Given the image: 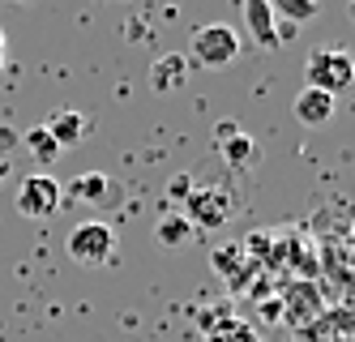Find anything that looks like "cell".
Instances as JSON below:
<instances>
[{
  "label": "cell",
  "mask_w": 355,
  "mask_h": 342,
  "mask_svg": "<svg viewBox=\"0 0 355 342\" xmlns=\"http://www.w3.org/2000/svg\"><path fill=\"white\" fill-rule=\"evenodd\" d=\"M17 142H21V137L13 133V128H9V124H0V150H13Z\"/></svg>",
  "instance_id": "2e32d148"
},
{
  "label": "cell",
  "mask_w": 355,
  "mask_h": 342,
  "mask_svg": "<svg viewBox=\"0 0 355 342\" xmlns=\"http://www.w3.org/2000/svg\"><path fill=\"white\" fill-rule=\"evenodd\" d=\"M304 77H309L313 90L338 94L355 82V56L343 47H317V51H309V60H304Z\"/></svg>",
  "instance_id": "7a4b0ae2"
},
{
  "label": "cell",
  "mask_w": 355,
  "mask_h": 342,
  "mask_svg": "<svg viewBox=\"0 0 355 342\" xmlns=\"http://www.w3.org/2000/svg\"><path fill=\"white\" fill-rule=\"evenodd\" d=\"M9 171H13V167H9V159H0V180H9Z\"/></svg>",
  "instance_id": "e0dca14e"
},
{
  "label": "cell",
  "mask_w": 355,
  "mask_h": 342,
  "mask_svg": "<svg viewBox=\"0 0 355 342\" xmlns=\"http://www.w3.org/2000/svg\"><path fill=\"white\" fill-rule=\"evenodd\" d=\"M47 133H52V142L60 150H73V146H82L86 133H90V120L82 112H56L52 120H47Z\"/></svg>",
  "instance_id": "30bf717a"
},
{
  "label": "cell",
  "mask_w": 355,
  "mask_h": 342,
  "mask_svg": "<svg viewBox=\"0 0 355 342\" xmlns=\"http://www.w3.org/2000/svg\"><path fill=\"white\" fill-rule=\"evenodd\" d=\"M21 146L31 150V159H35L39 167H52V163L60 159V146L52 142V133H47V124H39V128H26V137H21Z\"/></svg>",
  "instance_id": "7c38bea8"
},
{
  "label": "cell",
  "mask_w": 355,
  "mask_h": 342,
  "mask_svg": "<svg viewBox=\"0 0 355 342\" xmlns=\"http://www.w3.org/2000/svg\"><path fill=\"white\" fill-rule=\"evenodd\" d=\"M351 17H355V0H351Z\"/></svg>",
  "instance_id": "d6986e66"
},
{
  "label": "cell",
  "mask_w": 355,
  "mask_h": 342,
  "mask_svg": "<svg viewBox=\"0 0 355 342\" xmlns=\"http://www.w3.org/2000/svg\"><path fill=\"white\" fill-rule=\"evenodd\" d=\"M240 56V35L223 22H210V26H197L193 39H189V60L201 65V69H227Z\"/></svg>",
  "instance_id": "6da1fadb"
},
{
  "label": "cell",
  "mask_w": 355,
  "mask_h": 342,
  "mask_svg": "<svg viewBox=\"0 0 355 342\" xmlns=\"http://www.w3.org/2000/svg\"><path fill=\"white\" fill-rule=\"evenodd\" d=\"M69 257L78 261V266H107V261L116 257V235H112V227L107 223H94V219H86V223H78L69 231Z\"/></svg>",
  "instance_id": "277c9868"
},
{
  "label": "cell",
  "mask_w": 355,
  "mask_h": 342,
  "mask_svg": "<svg viewBox=\"0 0 355 342\" xmlns=\"http://www.w3.org/2000/svg\"><path fill=\"white\" fill-rule=\"evenodd\" d=\"M150 86H155L159 94H175L189 86V56H180V51H167V56H159L155 65H150Z\"/></svg>",
  "instance_id": "ba28073f"
},
{
  "label": "cell",
  "mask_w": 355,
  "mask_h": 342,
  "mask_svg": "<svg viewBox=\"0 0 355 342\" xmlns=\"http://www.w3.org/2000/svg\"><path fill=\"white\" fill-rule=\"evenodd\" d=\"M270 9H274V17H278V22H291V26H300V22L317 17L321 0H270Z\"/></svg>",
  "instance_id": "5bb4252c"
},
{
  "label": "cell",
  "mask_w": 355,
  "mask_h": 342,
  "mask_svg": "<svg viewBox=\"0 0 355 342\" xmlns=\"http://www.w3.org/2000/svg\"><path fill=\"white\" fill-rule=\"evenodd\" d=\"M189 223L193 227H206V231H218V227H227L232 223V214H236V197L227 193V189H218V184H193V193H189Z\"/></svg>",
  "instance_id": "3957f363"
},
{
  "label": "cell",
  "mask_w": 355,
  "mask_h": 342,
  "mask_svg": "<svg viewBox=\"0 0 355 342\" xmlns=\"http://www.w3.org/2000/svg\"><path fill=\"white\" fill-rule=\"evenodd\" d=\"M334 94H325V90H313V86H304L300 94H295V103H291V112H295V120L300 124H309V128H321V124H329L334 120Z\"/></svg>",
  "instance_id": "52a82bcc"
},
{
  "label": "cell",
  "mask_w": 355,
  "mask_h": 342,
  "mask_svg": "<svg viewBox=\"0 0 355 342\" xmlns=\"http://www.w3.org/2000/svg\"><path fill=\"white\" fill-rule=\"evenodd\" d=\"M274 9H270V0H244V26H248V35L257 47H283L274 35Z\"/></svg>",
  "instance_id": "9c48e42d"
},
{
  "label": "cell",
  "mask_w": 355,
  "mask_h": 342,
  "mask_svg": "<svg viewBox=\"0 0 355 342\" xmlns=\"http://www.w3.org/2000/svg\"><path fill=\"white\" fill-rule=\"evenodd\" d=\"M0 69H5V31H0Z\"/></svg>",
  "instance_id": "ac0fdd59"
},
{
  "label": "cell",
  "mask_w": 355,
  "mask_h": 342,
  "mask_svg": "<svg viewBox=\"0 0 355 342\" xmlns=\"http://www.w3.org/2000/svg\"><path fill=\"white\" fill-rule=\"evenodd\" d=\"M218 154H223V163L232 171H244L252 159H257V142L236 124H218Z\"/></svg>",
  "instance_id": "8992f818"
},
{
  "label": "cell",
  "mask_w": 355,
  "mask_h": 342,
  "mask_svg": "<svg viewBox=\"0 0 355 342\" xmlns=\"http://www.w3.org/2000/svg\"><path fill=\"white\" fill-rule=\"evenodd\" d=\"M107 176H98V171H86V176H78V180H69L64 189H60V197L64 201H78V205H98L107 197Z\"/></svg>",
  "instance_id": "8fae6325"
},
{
  "label": "cell",
  "mask_w": 355,
  "mask_h": 342,
  "mask_svg": "<svg viewBox=\"0 0 355 342\" xmlns=\"http://www.w3.org/2000/svg\"><path fill=\"white\" fill-rule=\"evenodd\" d=\"M60 184L52 176H26L17 184V214L21 219H52L56 210H60Z\"/></svg>",
  "instance_id": "5b68a950"
},
{
  "label": "cell",
  "mask_w": 355,
  "mask_h": 342,
  "mask_svg": "<svg viewBox=\"0 0 355 342\" xmlns=\"http://www.w3.org/2000/svg\"><path fill=\"white\" fill-rule=\"evenodd\" d=\"M193 184H197V180H193V176H184V171H180V176H171L167 197H171L175 205H184V201H189V193H193Z\"/></svg>",
  "instance_id": "9a60e30c"
},
{
  "label": "cell",
  "mask_w": 355,
  "mask_h": 342,
  "mask_svg": "<svg viewBox=\"0 0 355 342\" xmlns=\"http://www.w3.org/2000/svg\"><path fill=\"white\" fill-rule=\"evenodd\" d=\"M189 235H193V223H189L184 214H175V210H167V214L155 223V240L167 244V248H180Z\"/></svg>",
  "instance_id": "4fadbf2b"
}]
</instances>
